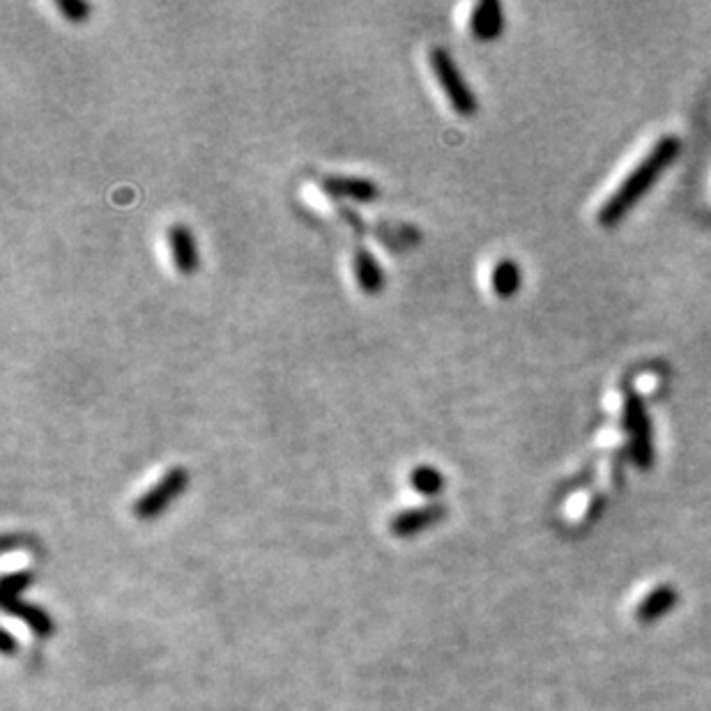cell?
<instances>
[{
    "label": "cell",
    "mask_w": 711,
    "mask_h": 711,
    "mask_svg": "<svg viewBox=\"0 0 711 711\" xmlns=\"http://www.w3.org/2000/svg\"><path fill=\"white\" fill-rule=\"evenodd\" d=\"M168 249H171V258L175 270L185 277H191L201 265V258H198V247H196V237L191 233V228L187 224H173L168 226L166 231Z\"/></svg>",
    "instance_id": "obj_4"
},
{
    "label": "cell",
    "mask_w": 711,
    "mask_h": 711,
    "mask_svg": "<svg viewBox=\"0 0 711 711\" xmlns=\"http://www.w3.org/2000/svg\"><path fill=\"white\" fill-rule=\"evenodd\" d=\"M428 63H431L435 81H438L442 93H445L451 109H454L458 116L472 118L479 109L477 97H474V93L470 90L468 81L463 79V74L456 67L451 53L442 47H435L431 49V53H428Z\"/></svg>",
    "instance_id": "obj_2"
},
{
    "label": "cell",
    "mask_w": 711,
    "mask_h": 711,
    "mask_svg": "<svg viewBox=\"0 0 711 711\" xmlns=\"http://www.w3.org/2000/svg\"><path fill=\"white\" fill-rule=\"evenodd\" d=\"M410 484L417 493L435 495L445 486V481H442V474L431 468V465H417V468L410 472Z\"/></svg>",
    "instance_id": "obj_10"
},
{
    "label": "cell",
    "mask_w": 711,
    "mask_h": 711,
    "mask_svg": "<svg viewBox=\"0 0 711 711\" xmlns=\"http://www.w3.org/2000/svg\"><path fill=\"white\" fill-rule=\"evenodd\" d=\"M491 288L495 295L502 297V300L514 297L518 293V288H521V267H518V263L504 258V261L495 265L491 272Z\"/></svg>",
    "instance_id": "obj_8"
},
{
    "label": "cell",
    "mask_w": 711,
    "mask_h": 711,
    "mask_svg": "<svg viewBox=\"0 0 711 711\" xmlns=\"http://www.w3.org/2000/svg\"><path fill=\"white\" fill-rule=\"evenodd\" d=\"M442 514H445V509L438 507V504H428V507L403 511V514L394 518L392 527H394V532H399V534H412V532L422 530V527H428L431 523H435Z\"/></svg>",
    "instance_id": "obj_9"
},
{
    "label": "cell",
    "mask_w": 711,
    "mask_h": 711,
    "mask_svg": "<svg viewBox=\"0 0 711 711\" xmlns=\"http://www.w3.org/2000/svg\"><path fill=\"white\" fill-rule=\"evenodd\" d=\"M353 272L357 286L366 295H378L385 288V272L369 249H357L353 256Z\"/></svg>",
    "instance_id": "obj_7"
},
{
    "label": "cell",
    "mask_w": 711,
    "mask_h": 711,
    "mask_svg": "<svg viewBox=\"0 0 711 711\" xmlns=\"http://www.w3.org/2000/svg\"><path fill=\"white\" fill-rule=\"evenodd\" d=\"M679 143L672 136H665L649 150V155L638 162V166L619 182V187L606 198V203L599 210V224L613 226L619 219L636 205L638 198L652 187V182L668 168L672 159L677 157Z\"/></svg>",
    "instance_id": "obj_1"
},
{
    "label": "cell",
    "mask_w": 711,
    "mask_h": 711,
    "mask_svg": "<svg viewBox=\"0 0 711 711\" xmlns=\"http://www.w3.org/2000/svg\"><path fill=\"white\" fill-rule=\"evenodd\" d=\"M320 187L327 196L350 198L355 203H373L380 196L376 180L357 178V175H330V178L320 182Z\"/></svg>",
    "instance_id": "obj_5"
},
{
    "label": "cell",
    "mask_w": 711,
    "mask_h": 711,
    "mask_svg": "<svg viewBox=\"0 0 711 711\" xmlns=\"http://www.w3.org/2000/svg\"><path fill=\"white\" fill-rule=\"evenodd\" d=\"M56 7H58V12L63 14L67 21H70V24H76V26L86 24L90 12H93V7H90L88 3H83V0H58Z\"/></svg>",
    "instance_id": "obj_11"
},
{
    "label": "cell",
    "mask_w": 711,
    "mask_h": 711,
    "mask_svg": "<svg viewBox=\"0 0 711 711\" xmlns=\"http://www.w3.org/2000/svg\"><path fill=\"white\" fill-rule=\"evenodd\" d=\"M502 28H504V14L500 3H495V0H484V3L474 7L470 17V30L477 40L481 42L498 40Z\"/></svg>",
    "instance_id": "obj_6"
},
{
    "label": "cell",
    "mask_w": 711,
    "mask_h": 711,
    "mask_svg": "<svg viewBox=\"0 0 711 711\" xmlns=\"http://www.w3.org/2000/svg\"><path fill=\"white\" fill-rule=\"evenodd\" d=\"M189 484L185 468H171L157 481L150 491H145L134 504V514L139 518H155L171 504Z\"/></svg>",
    "instance_id": "obj_3"
}]
</instances>
